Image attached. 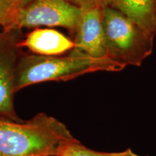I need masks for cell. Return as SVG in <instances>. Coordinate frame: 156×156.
<instances>
[{
	"mask_svg": "<svg viewBox=\"0 0 156 156\" xmlns=\"http://www.w3.org/2000/svg\"><path fill=\"white\" fill-rule=\"evenodd\" d=\"M108 56L124 65L140 67L153 52L155 35L117 9H103Z\"/></svg>",
	"mask_w": 156,
	"mask_h": 156,
	"instance_id": "cell-3",
	"label": "cell"
},
{
	"mask_svg": "<svg viewBox=\"0 0 156 156\" xmlns=\"http://www.w3.org/2000/svg\"><path fill=\"white\" fill-rule=\"evenodd\" d=\"M68 2L79 7L80 9H88L94 7L104 8L109 6L111 0H67Z\"/></svg>",
	"mask_w": 156,
	"mask_h": 156,
	"instance_id": "cell-10",
	"label": "cell"
},
{
	"mask_svg": "<svg viewBox=\"0 0 156 156\" xmlns=\"http://www.w3.org/2000/svg\"><path fill=\"white\" fill-rule=\"evenodd\" d=\"M19 48L25 47L40 56H61L75 48L74 41L59 31L51 28H36L21 38Z\"/></svg>",
	"mask_w": 156,
	"mask_h": 156,
	"instance_id": "cell-7",
	"label": "cell"
},
{
	"mask_svg": "<svg viewBox=\"0 0 156 156\" xmlns=\"http://www.w3.org/2000/svg\"><path fill=\"white\" fill-rule=\"evenodd\" d=\"M81 12L67 0H33L21 8L12 9L4 23L3 30L62 27L74 34Z\"/></svg>",
	"mask_w": 156,
	"mask_h": 156,
	"instance_id": "cell-4",
	"label": "cell"
},
{
	"mask_svg": "<svg viewBox=\"0 0 156 156\" xmlns=\"http://www.w3.org/2000/svg\"><path fill=\"white\" fill-rule=\"evenodd\" d=\"M73 138L64 123L44 112L27 121L0 118V156H56Z\"/></svg>",
	"mask_w": 156,
	"mask_h": 156,
	"instance_id": "cell-2",
	"label": "cell"
},
{
	"mask_svg": "<svg viewBox=\"0 0 156 156\" xmlns=\"http://www.w3.org/2000/svg\"><path fill=\"white\" fill-rule=\"evenodd\" d=\"M12 10L6 0H0V25L3 26L9 13Z\"/></svg>",
	"mask_w": 156,
	"mask_h": 156,
	"instance_id": "cell-11",
	"label": "cell"
},
{
	"mask_svg": "<svg viewBox=\"0 0 156 156\" xmlns=\"http://www.w3.org/2000/svg\"><path fill=\"white\" fill-rule=\"evenodd\" d=\"M20 30L0 33V118L21 121L14 106L15 70L21 52Z\"/></svg>",
	"mask_w": 156,
	"mask_h": 156,
	"instance_id": "cell-5",
	"label": "cell"
},
{
	"mask_svg": "<svg viewBox=\"0 0 156 156\" xmlns=\"http://www.w3.org/2000/svg\"><path fill=\"white\" fill-rule=\"evenodd\" d=\"M56 156H148L140 155L130 148L122 152H100L86 147L79 140L73 139L67 140L60 145Z\"/></svg>",
	"mask_w": 156,
	"mask_h": 156,
	"instance_id": "cell-9",
	"label": "cell"
},
{
	"mask_svg": "<svg viewBox=\"0 0 156 156\" xmlns=\"http://www.w3.org/2000/svg\"><path fill=\"white\" fill-rule=\"evenodd\" d=\"M103 9H82L75 30V49L95 58H109L103 23Z\"/></svg>",
	"mask_w": 156,
	"mask_h": 156,
	"instance_id": "cell-6",
	"label": "cell"
},
{
	"mask_svg": "<svg viewBox=\"0 0 156 156\" xmlns=\"http://www.w3.org/2000/svg\"><path fill=\"white\" fill-rule=\"evenodd\" d=\"M126 67L110 58H95L74 48L66 56L20 54L15 70L16 92L49 81H68L97 72H120Z\"/></svg>",
	"mask_w": 156,
	"mask_h": 156,
	"instance_id": "cell-1",
	"label": "cell"
},
{
	"mask_svg": "<svg viewBox=\"0 0 156 156\" xmlns=\"http://www.w3.org/2000/svg\"><path fill=\"white\" fill-rule=\"evenodd\" d=\"M109 7L156 36V0H111Z\"/></svg>",
	"mask_w": 156,
	"mask_h": 156,
	"instance_id": "cell-8",
	"label": "cell"
},
{
	"mask_svg": "<svg viewBox=\"0 0 156 156\" xmlns=\"http://www.w3.org/2000/svg\"><path fill=\"white\" fill-rule=\"evenodd\" d=\"M12 9H17L24 7L33 0H6Z\"/></svg>",
	"mask_w": 156,
	"mask_h": 156,
	"instance_id": "cell-12",
	"label": "cell"
}]
</instances>
